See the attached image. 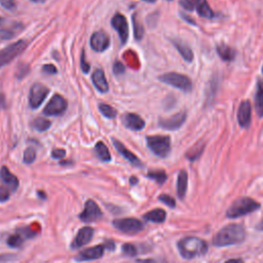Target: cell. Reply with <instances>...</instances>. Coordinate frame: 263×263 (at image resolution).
I'll use <instances>...</instances> for the list:
<instances>
[{"label": "cell", "instance_id": "cell-3", "mask_svg": "<svg viewBox=\"0 0 263 263\" xmlns=\"http://www.w3.org/2000/svg\"><path fill=\"white\" fill-rule=\"evenodd\" d=\"M260 209V203L251 197H238L226 211L227 218L236 219Z\"/></svg>", "mask_w": 263, "mask_h": 263}, {"label": "cell", "instance_id": "cell-1", "mask_svg": "<svg viewBox=\"0 0 263 263\" xmlns=\"http://www.w3.org/2000/svg\"><path fill=\"white\" fill-rule=\"evenodd\" d=\"M246 238V230L241 224L231 223L222 227L214 236L213 245L215 247H227L240 243Z\"/></svg>", "mask_w": 263, "mask_h": 263}, {"label": "cell", "instance_id": "cell-8", "mask_svg": "<svg viewBox=\"0 0 263 263\" xmlns=\"http://www.w3.org/2000/svg\"><path fill=\"white\" fill-rule=\"evenodd\" d=\"M103 213L98 203L92 199H87L84 204L83 211L79 215V219L85 223H92L100 220Z\"/></svg>", "mask_w": 263, "mask_h": 263}, {"label": "cell", "instance_id": "cell-38", "mask_svg": "<svg viewBox=\"0 0 263 263\" xmlns=\"http://www.w3.org/2000/svg\"><path fill=\"white\" fill-rule=\"evenodd\" d=\"M10 190L4 186H0V202H4L9 199Z\"/></svg>", "mask_w": 263, "mask_h": 263}, {"label": "cell", "instance_id": "cell-40", "mask_svg": "<svg viewBox=\"0 0 263 263\" xmlns=\"http://www.w3.org/2000/svg\"><path fill=\"white\" fill-rule=\"evenodd\" d=\"M65 155H66V151L61 148H55L51 151V156L55 159H62L63 157H65Z\"/></svg>", "mask_w": 263, "mask_h": 263}, {"label": "cell", "instance_id": "cell-15", "mask_svg": "<svg viewBox=\"0 0 263 263\" xmlns=\"http://www.w3.org/2000/svg\"><path fill=\"white\" fill-rule=\"evenodd\" d=\"M23 26L20 23H8L5 18L0 17V39L1 40H7L15 36L21 30Z\"/></svg>", "mask_w": 263, "mask_h": 263}, {"label": "cell", "instance_id": "cell-30", "mask_svg": "<svg viewBox=\"0 0 263 263\" xmlns=\"http://www.w3.org/2000/svg\"><path fill=\"white\" fill-rule=\"evenodd\" d=\"M25 239H27L26 235L24 234L22 229H18V230H16V232L14 234H12L8 237L7 245L11 248H20L24 243Z\"/></svg>", "mask_w": 263, "mask_h": 263}, {"label": "cell", "instance_id": "cell-35", "mask_svg": "<svg viewBox=\"0 0 263 263\" xmlns=\"http://www.w3.org/2000/svg\"><path fill=\"white\" fill-rule=\"evenodd\" d=\"M24 162L27 164H30L35 161L36 159V150L33 147H28L24 151V156H23Z\"/></svg>", "mask_w": 263, "mask_h": 263}, {"label": "cell", "instance_id": "cell-43", "mask_svg": "<svg viewBox=\"0 0 263 263\" xmlns=\"http://www.w3.org/2000/svg\"><path fill=\"white\" fill-rule=\"evenodd\" d=\"M80 67H81L83 73H87L89 71V65L87 64V62L84 59V51H82L81 57H80Z\"/></svg>", "mask_w": 263, "mask_h": 263}, {"label": "cell", "instance_id": "cell-51", "mask_svg": "<svg viewBox=\"0 0 263 263\" xmlns=\"http://www.w3.org/2000/svg\"><path fill=\"white\" fill-rule=\"evenodd\" d=\"M256 229L259 231H263V220L260 221L257 225H256Z\"/></svg>", "mask_w": 263, "mask_h": 263}, {"label": "cell", "instance_id": "cell-6", "mask_svg": "<svg viewBox=\"0 0 263 263\" xmlns=\"http://www.w3.org/2000/svg\"><path fill=\"white\" fill-rule=\"evenodd\" d=\"M112 224L117 230L127 234H135V233L141 232L144 228L143 222H141L139 219H136V218L115 219L113 220Z\"/></svg>", "mask_w": 263, "mask_h": 263}, {"label": "cell", "instance_id": "cell-14", "mask_svg": "<svg viewBox=\"0 0 263 263\" xmlns=\"http://www.w3.org/2000/svg\"><path fill=\"white\" fill-rule=\"evenodd\" d=\"M105 251L104 245H97L91 248H87L81 252L78 253V255L75 257V260L78 262H83V261H91V260H97L103 257Z\"/></svg>", "mask_w": 263, "mask_h": 263}, {"label": "cell", "instance_id": "cell-17", "mask_svg": "<svg viewBox=\"0 0 263 263\" xmlns=\"http://www.w3.org/2000/svg\"><path fill=\"white\" fill-rule=\"evenodd\" d=\"M252 116V106L251 103L247 101H242L237 110V122L241 127H248L251 123Z\"/></svg>", "mask_w": 263, "mask_h": 263}, {"label": "cell", "instance_id": "cell-39", "mask_svg": "<svg viewBox=\"0 0 263 263\" xmlns=\"http://www.w3.org/2000/svg\"><path fill=\"white\" fill-rule=\"evenodd\" d=\"M0 4L2 7L8 10H12L15 8V0H0Z\"/></svg>", "mask_w": 263, "mask_h": 263}, {"label": "cell", "instance_id": "cell-9", "mask_svg": "<svg viewBox=\"0 0 263 263\" xmlns=\"http://www.w3.org/2000/svg\"><path fill=\"white\" fill-rule=\"evenodd\" d=\"M68 103L61 95H54L43 109V113L48 116H59L65 113Z\"/></svg>", "mask_w": 263, "mask_h": 263}, {"label": "cell", "instance_id": "cell-46", "mask_svg": "<svg viewBox=\"0 0 263 263\" xmlns=\"http://www.w3.org/2000/svg\"><path fill=\"white\" fill-rule=\"evenodd\" d=\"M12 258L11 254H1L0 255V262H4L7 260H10Z\"/></svg>", "mask_w": 263, "mask_h": 263}, {"label": "cell", "instance_id": "cell-48", "mask_svg": "<svg viewBox=\"0 0 263 263\" xmlns=\"http://www.w3.org/2000/svg\"><path fill=\"white\" fill-rule=\"evenodd\" d=\"M224 263H243V260L240 258H234V259H229Z\"/></svg>", "mask_w": 263, "mask_h": 263}, {"label": "cell", "instance_id": "cell-45", "mask_svg": "<svg viewBox=\"0 0 263 263\" xmlns=\"http://www.w3.org/2000/svg\"><path fill=\"white\" fill-rule=\"evenodd\" d=\"M104 247H105V249H108V250H114L115 249V243H114L113 240L107 239L104 242Z\"/></svg>", "mask_w": 263, "mask_h": 263}, {"label": "cell", "instance_id": "cell-5", "mask_svg": "<svg viewBox=\"0 0 263 263\" xmlns=\"http://www.w3.org/2000/svg\"><path fill=\"white\" fill-rule=\"evenodd\" d=\"M158 79L161 82L185 92H189L192 89V82L190 78L184 74H180L177 72H168L160 75Z\"/></svg>", "mask_w": 263, "mask_h": 263}, {"label": "cell", "instance_id": "cell-42", "mask_svg": "<svg viewBox=\"0 0 263 263\" xmlns=\"http://www.w3.org/2000/svg\"><path fill=\"white\" fill-rule=\"evenodd\" d=\"M125 68L123 66V64L121 62H115L114 65H113V72L116 74V75H119V74H122L124 72Z\"/></svg>", "mask_w": 263, "mask_h": 263}, {"label": "cell", "instance_id": "cell-25", "mask_svg": "<svg viewBox=\"0 0 263 263\" xmlns=\"http://www.w3.org/2000/svg\"><path fill=\"white\" fill-rule=\"evenodd\" d=\"M216 50H217L218 55H219L223 61H225V62H231V61H233L234 58H235V54H236L235 50H234L231 46H229V45H227V44H225V43H220V44H218L217 47H216Z\"/></svg>", "mask_w": 263, "mask_h": 263}, {"label": "cell", "instance_id": "cell-4", "mask_svg": "<svg viewBox=\"0 0 263 263\" xmlns=\"http://www.w3.org/2000/svg\"><path fill=\"white\" fill-rule=\"evenodd\" d=\"M148 148L158 157L164 158L171 152V138L168 136L154 135L146 138Z\"/></svg>", "mask_w": 263, "mask_h": 263}, {"label": "cell", "instance_id": "cell-31", "mask_svg": "<svg viewBox=\"0 0 263 263\" xmlns=\"http://www.w3.org/2000/svg\"><path fill=\"white\" fill-rule=\"evenodd\" d=\"M50 125H51L50 120L42 117H38L32 121V126L34 127V129L38 132H45L50 127Z\"/></svg>", "mask_w": 263, "mask_h": 263}, {"label": "cell", "instance_id": "cell-11", "mask_svg": "<svg viewBox=\"0 0 263 263\" xmlns=\"http://www.w3.org/2000/svg\"><path fill=\"white\" fill-rule=\"evenodd\" d=\"M111 25L117 32L121 44H125L128 38V25L125 16L119 12L115 13L111 20Z\"/></svg>", "mask_w": 263, "mask_h": 263}, {"label": "cell", "instance_id": "cell-32", "mask_svg": "<svg viewBox=\"0 0 263 263\" xmlns=\"http://www.w3.org/2000/svg\"><path fill=\"white\" fill-rule=\"evenodd\" d=\"M147 177L154 180L155 182H157L158 184H163L166 181V174L164 171L162 170H157V171H149L147 174Z\"/></svg>", "mask_w": 263, "mask_h": 263}, {"label": "cell", "instance_id": "cell-41", "mask_svg": "<svg viewBox=\"0 0 263 263\" xmlns=\"http://www.w3.org/2000/svg\"><path fill=\"white\" fill-rule=\"evenodd\" d=\"M180 4L183 8H185L188 11H192L194 9L193 0H180Z\"/></svg>", "mask_w": 263, "mask_h": 263}, {"label": "cell", "instance_id": "cell-50", "mask_svg": "<svg viewBox=\"0 0 263 263\" xmlns=\"http://www.w3.org/2000/svg\"><path fill=\"white\" fill-rule=\"evenodd\" d=\"M37 195H38L40 198H42V199H45V198H46V193H45L44 191L39 190V191L37 192Z\"/></svg>", "mask_w": 263, "mask_h": 263}, {"label": "cell", "instance_id": "cell-29", "mask_svg": "<svg viewBox=\"0 0 263 263\" xmlns=\"http://www.w3.org/2000/svg\"><path fill=\"white\" fill-rule=\"evenodd\" d=\"M95 151H96V154L97 156L102 160V161H105V162H108L111 160V154L109 152V149L108 147L105 145V143L103 142H98L95 146Z\"/></svg>", "mask_w": 263, "mask_h": 263}, {"label": "cell", "instance_id": "cell-26", "mask_svg": "<svg viewBox=\"0 0 263 263\" xmlns=\"http://www.w3.org/2000/svg\"><path fill=\"white\" fill-rule=\"evenodd\" d=\"M144 220L153 222V223H162L166 219V213L162 209H154L152 211L147 212L143 216Z\"/></svg>", "mask_w": 263, "mask_h": 263}, {"label": "cell", "instance_id": "cell-13", "mask_svg": "<svg viewBox=\"0 0 263 263\" xmlns=\"http://www.w3.org/2000/svg\"><path fill=\"white\" fill-rule=\"evenodd\" d=\"M90 47L97 52L105 51L110 45V39L106 32L100 30L95 32L90 37Z\"/></svg>", "mask_w": 263, "mask_h": 263}, {"label": "cell", "instance_id": "cell-54", "mask_svg": "<svg viewBox=\"0 0 263 263\" xmlns=\"http://www.w3.org/2000/svg\"><path fill=\"white\" fill-rule=\"evenodd\" d=\"M262 73H263V67H262Z\"/></svg>", "mask_w": 263, "mask_h": 263}, {"label": "cell", "instance_id": "cell-34", "mask_svg": "<svg viewBox=\"0 0 263 263\" xmlns=\"http://www.w3.org/2000/svg\"><path fill=\"white\" fill-rule=\"evenodd\" d=\"M99 109H100L101 113H102L105 117H107V118L112 119V118L116 117V115H117L116 110H115L112 106H110V105H108V104L101 103V104L99 105Z\"/></svg>", "mask_w": 263, "mask_h": 263}, {"label": "cell", "instance_id": "cell-37", "mask_svg": "<svg viewBox=\"0 0 263 263\" xmlns=\"http://www.w3.org/2000/svg\"><path fill=\"white\" fill-rule=\"evenodd\" d=\"M158 199H159L161 202H163L164 204H166L167 206H170V208H175V206H176V200H175V198L172 197V196L168 195V194H160L159 197H158Z\"/></svg>", "mask_w": 263, "mask_h": 263}, {"label": "cell", "instance_id": "cell-2", "mask_svg": "<svg viewBox=\"0 0 263 263\" xmlns=\"http://www.w3.org/2000/svg\"><path fill=\"white\" fill-rule=\"evenodd\" d=\"M177 248L180 255L184 259H193L203 256L208 252L206 242L195 236H187L177 242Z\"/></svg>", "mask_w": 263, "mask_h": 263}, {"label": "cell", "instance_id": "cell-10", "mask_svg": "<svg viewBox=\"0 0 263 263\" xmlns=\"http://www.w3.org/2000/svg\"><path fill=\"white\" fill-rule=\"evenodd\" d=\"M48 92H49V89L44 84L34 83L31 86V89L29 92V104L31 108L33 109L38 108L43 103Z\"/></svg>", "mask_w": 263, "mask_h": 263}, {"label": "cell", "instance_id": "cell-22", "mask_svg": "<svg viewBox=\"0 0 263 263\" xmlns=\"http://www.w3.org/2000/svg\"><path fill=\"white\" fill-rule=\"evenodd\" d=\"M173 45L176 47V49L179 51V53L182 55V58L186 61V62H192L193 60V51L191 49V47L185 43L184 41L180 40V39H172L171 40Z\"/></svg>", "mask_w": 263, "mask_h": 263}, {"label": "cell", "instance_id": "cell-49", "mask_svg": "<svg viewBox=\"0 0 263 263\" xmlns=\"http://www.w3.org/2000/svg\"><path fill=\"white\" fill-rule=\"evenodd\" d=\"M129 183H130L132 185H136V184L138 183V178H136L135 176H132V177L129 178Z\"/></svg>", "mask_w": 263, "mask_h": 263}, {"label": "cell", "instance_id": "cell-28", "mask_svg": "<svg viewBox=\"0 0 263 263\" xmlns=\"http://www.w3.org/2000/svg\"><path fill=\"white\" fill-rule=\"evenodd\" d=\"M205 144L202 141H199L197 143H195L187 152H186V157L187 159H189L190 161H194L196 160L202 153L203 149H204Z\"/></svg>", "mask_w": 263, "mask_h": 263}, {"label": "cell", "instance_id": "cell-23", "mask_svg": "<svg viewBox=\"0 0 263 263\" xmlns=\"http://www.w3.org/2000/svg\"><path fill=\"white\" fill-rule=\"evenodd\" d=\"M255 109L260 117H263V80L258 79L255 91Z\"/></svg>", "mask_w": 263, "mask_h": 263}, {"label": "cell", "instance_id": "cell-19", "mask_svg": "<svg viewBox=\"0 0 263 263\" xmlns=\"http://www.w3.org/2000/svg\"><path fill=\"white\" fill-rule=\"evenodd\" d=\"M122 122L125 127L132 130H141L145 126L144 119L136 113H125L122 116Z\"/></svg>", "mask_w": 263, "mask_h": 263}, {"label": "cell", "instance_id": "cell-7", "mask_svg": "<svg viewBox=\"0 0 263 263\" xmlns=\"http://www.w3.org/2000/svg\"><path fill=\"white\" fill-rule=\"evenodd\" d=\"M26 47H27V42L25 40H18L6 46L4 49L0 51V66L9 64L21 52H23Z\"/></svg>", "mask_w": 263, "mask_h": 263}, {"label": "cell", "instance_id": "cell-21", "mask_svg": "<svg viewBox=\"0 0 263 263\" xmlns=\"http://www.w3.org/2000/svg\"><path fill=\"white\" fill-rule=\"evenodd\" d=\"M91 79H92V83H93L95 87L100 92H107L108 91V89H109L108 82H107L105 73L102 69H96L95 72L92 73Z\"/></svg>", "mask_w": 263, "mask_h": 263}, {"label": "cell", "instance_id": "cell-24", "mask_svg": "<svg viewBox=\"0 0 263 263\" xmlns=\"http://www.w3.org/2000/svg\"><path fill=\"white\" fill-rule=\"evenodd\" d=\"M188 186V175L187 172L182 170L179 172L178 179H177V194L180 199H183L186 195Z\"/></svg>", "mask_w": 263, "mask_h": 263}, {"label": "cell", "instance_id": "cell-47", "mask_svg": "<svg viewBox=\"0 0 263 263\" xmlns=\"http://www.w3.org/2000/svg\"><path fill=\"white\" fill-rule=\"evenodd\" d=\"M138 263H157L156 260L154 259H138Z\"/></svg>", "mask_w": 263, "mask_h": 263}, {"label": "cell", "instance_id": "cell-12", "mask_svg": "<svg viewBox=\"0 0 263 263\" xmlns=\"http://www.w3.org/2000/svg\"><path fill=\"white\" fill-rule=\"evenodd\" d=\"M186 118H187V113L185 111H181V112H178L167 118L159 119L158 125L164 129L176 130L184 124Z\"/></svg>", "mask_w": 263, "mask_h": 263}, {"label": "cell", "instance_id": "cell-16", "mask_svg": "<svg viewBox=\"0 0 263 263\" xmlns=\"http://www.w3.org/2000/svg\"><path fill=\"white\" fill-rule=\"evenodd\" d=\"M93 235V228L89 227V226H85L82 227L78 230L77 234L75 235L74 239L71 242V249L76 250L79 249L83 246H85L86 243H88Z\"/></svg>", "mask_w": 263, "mask_h": 263}, {"label": "cell", "instance_id": "cell-55", "mask_svg": "<svg viewBox=\"0 0 263 263\" xmlns=\"http://www.w3.org/2000/svg\"><path fill=\"white\" fill-rule=\"evenodd\" d=\"M167 1H172V0H167Z\"/></svg>", "mask_w": 263, "mask_h": 263}, {"label": "cell", "instance_id": "cell-53", "mask_svg": "<svg viewBox=\"0 0 263 263\" xmlns=\"http://www.w3.org/2000/svg\"><path fill=\"white\" fill-rule=\"evenodd\" d=\"M143 1H146V2H149V3H153V2H155L156 0H143Z\"/></svg>", "mask_w": 263, "mask_h": 263}, {"label": "cell", "instance_id": "cell-27", "mask_svg": "<svg viewBox=\"0 0 263 263\" xmlns=\"http://www.w3.org/2000/svg\"><path fill=\"white\" fill-rule=\"evenodd\" d=\"M195 2H196L195 5H196L197 12L200 16L205 18H213L215 16V13L210 7L206 0H195Z\"/></svg>", "mask_w": 263, "mask_h": 263}, {"label": "cell", "instance_id": "cell-44", "mask_svg": "<svg viewBox=\"0 0 263 263\" xmlns=\"http://www.w3.org/2000/svg\"><path fill=\"white\" fill-rule=\"evenodd\" d=\"M43 72L47 73V74H55L57 73V68L52 65V64H46L42 67Z\"/></svg>", "mask_w": 263, "mask_h": 263}, {"label": "cell", "instance_id": "cell-20", "mask_svg": "<svg viewBox=\"0 0 263 263\" xmlns=\"http://www.w3.org/2000/svg\"><path fill=\"white\" fill-rule=\"evenodd\" d=\"M0 180L10 191H15L18 187V179L5 165L0 168Z\"/></svg>", "mask_w": 263, "mask_h": 263}, {"label": "cell", "instance_id": "cell-33", "mask_svg": "<svg viewBox=\"0 0 263 263\" xmlns=\"http://www.w3.org/2000/svg\"><path fill=\"white\" fill-rule=\"evenodd\" d=\"M133 25H134V34H135V39L140 40L143 37L144 34V29L143 26L138 17V14L133 15Z\"/></svg>", "mask_w": 263, "mask_h": 263}, {"label": "cell", "instance_id": "cell-36", "mask_svg": "<svg viewBox=\"0 0 263 263\" xmlns=\"http://www.w3.org/2000/svg\"><path fill=\"white\" fill-rule=\"evenodd\" d=\"M122 252L124 255L126 256H129V257H135L138 253V250H137V247L133 243H123L122 245Z\"/></svg>", "mask_w": 263, "mask_h": 263}, {"label": "cell", "instance_id": "cell-52", "mask_svg": "<svg viewBox=\"0 0 263 263\" xmlns=\"http://www.w3.org/2000/svg\"><path fill=\"white\" fill-rule=\"evenodd\" d=\"M30 1L35 2V3H43L44 2V0H30Z\"/></svg>", "mask_w": 263, "mask_h": 263}, {"label": "cell", "instance_id": "cell-18", "mask_svg": "<svg viewBox=\"0 0 263 263\" xmlns=\"http://www.w3.org/2000/svg\"><path fill=\"white\" fill-rule=\"evenodd\" d=\"M112 142H113V145L114 147L116 148V150L134 166H137V167H141L143 165L142 161L139 159L138 156H136L132 151H129L120 141L116 140V139H112Z\"/></svg>", "mask_w": 263, "mask_h": 263}]
</instances>
